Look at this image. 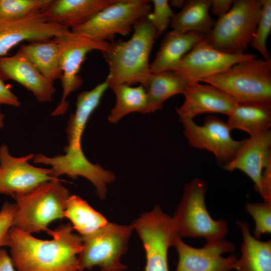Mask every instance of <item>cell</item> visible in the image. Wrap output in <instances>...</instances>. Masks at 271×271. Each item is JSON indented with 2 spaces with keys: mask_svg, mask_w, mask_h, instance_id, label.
<instances>
[{
  "mask_svg": "<svg viewBox=\"0 0 271 271\" xmlns=\"http://www.w3.org/2000/svg\"><path fill=\"white\" fill-rule=\"evenodd\" d=\"M205 35L189 32L182 33L172 30L163 39L160 48L150 64L151 73L171 71L173 66L199 42Z\"/></svg>",
  "mask_w": 271,
  "mask_h": 271,
  "instance_id": "ffe728a7",
  "label": "cell"
},
{
  "mask_svg": "<svg viewBox=\"0 0 271 271\" xmlns=\"http://www.w3.org/2000/svg\"><path fill=\"white\" fill-rule=\"evenodd\" d=\"M189 83L172 71L150 73L144 87L149 112L160 110L171 97L183 94Z\"/></svg>",
  "mask_w": 271,
  "mask_h": 271,
  "instance_id": "cb8c5ba5",
  "label": "cell"
},
{
  "mask_svg": "<svg viewBox=\"0 0 271 271\" xmlns=\"http://www.w3.org/2000/svg\"><path fill=\"white\" fill-rule=\"evenodd\" d=\"M4 117H5L4 114L2 112L0 109V129L2 128L4 126Z\"/></svg>",
  "mask_w": 271,
  "mask_h": 271,
  "instance_id": "74e56055",
  "label": "cell"
},
{
  "mask_svg": "<svg viewBox=\"0 0 271 271\" xmlns=\"http://www.w3.org/2000/svg\"><path fill=\"white\" fill-rule=\"evenodd\" d=\"M245 209L253 218L255 228L253 236L260 239L261 236L271 233V203L262 202H249L245 204Z\"/></svg>",
  "mask_w": 271,
  "mask_h": 271,
  "instance_id": "f546056e",
  "label": "cell"
},
{
  "mask_svg": "<svg viewBox=\"0 0 271 271\" xmlns=\"http://www.w3.org/2000/svg\"><path fill=\"white\" fill-rule=\"evenodd\" d=\"M64 217L70 220L73 229L78 231L81 236L94 232L108 222L103 215L77 195L68 197Z\"/></svg>",
  "mask_w": 271,
  "mask_h": 271,
  "instance_id": "4316f807",
  "label": "cell"
},
{
  "mask_svg": "<svg viewBox=\"0 0 271 271\" xmlns=\"http://www.w3.org/2000/svg\"><path fill=\"white\" fill-rule=\"evenodd\" d=\"M232 0H210V9L212 14L220 18L225 15L230 9Z\"/></svg>",
  "mask_w": 271,
  "mask_h": 271,
  "instance_id": "e575fe53",
  "label": "cell"
},
{
  "mask_svg": "<svg viewBox=\"0 0 271 271\" xmlns=\"http://www.w3.org/2000/svg\"><path fill=\"white\" fill-rule=\"evenodd\" d=\"M270 162L271 131L269 129L243 140L235 156L223 167L229 172L237 170L243 172L252 180L260 194L262 172Z\"/></svg>",
  "mask_w": 271,
  "mask_h": 271,
  "instance_id": "e0dca14e",
  "label": "cell"
},
{
  "mask_svg": "<svg viewBox=\"0 0 271 271\" xmlns=\"http://www.w3.org/2000/svg\"><path fill=\"white\" fill-rule=\"evenodd\" d=\"M116 0H52L44 11L49 21L72 29Z\"/></svg>",
  "mask_w": 271,
  "mask_h": 271,
  "instance_id": "d6986e66",
  "label": "cell"
},
{
  "mask_svg": "<svg viewBox=\"0 0 271 271\" xmlns=\"http://www.w3.org/2000/svg\"><path fill=\"white\" fill-rule=\"evenodd\" d=\"M70 32L67 27L49 22L44 11L21 20L0 22V57L23 41H47Z\"/></svg>",
  "mask_w": 271,
  "mask_h": 271,
  "instance_id": "9a60e30c",
  "label": "cell"
},
{
  "mask_svg": "<svg viewBox=\"0 0 271 271\" xmlns=\"http://www.w3.org/2000/svg\"><path fill=\"white\" fill-rule=\"evenodd\" d=\"M2 104L19 107L21 102L0 77V104Z\"/></svg>",
  "mask_w": 271,
  "mask_h": 271,
  "instance_id": "836d02e7",
  "label": "cell"
},
{
  "mask_svg": "<svg viewBox=\"0 0 271 271\" xmlns=\"http://www.w3.org/2000/svg\"><path fill=\"white\" fill-rule=\"evenodd\" d=\"M256 58L254 54L233 55L220 51L203 39L185 54L171 71L189 83H197L221 73L241 61Z\"/></svg>",
  "mask_w": 271,
  "mask_h": 271,
  "instance_id": "7c38bea8",
  "label": "cell"
},
{
  "mask_svg": "<svg viewBox=\"0 0 271 271\" xmlns=\"http://www.w3.org/2000/svg\"><path fill=\"white\" fill-rule=\"evenodd\" d=\"M262 8L259 19L250 46L258 51L265 60L271 59L266 42L271 31V1L262 0Z\"/></svg>",
  "mask_w": 271,
  "mask_h": 271,
  "instance_id": "f1b7e54d",
  "label": "cell"
},
{
  "mask_svg": "<svg viewBox=\"0 0 271 271\" xmlns=\"http://www.w3.org/2000/svg\"><path fill=\"white\" fill-rule=\"evenodd\" d=\"M186 2L187 1L184 0H172L170 1L169 4L171 7L182 9L186 3Z\"/></svg>",
  "mask_w": 271,
  "mask_h": 271,
  "instance_id": "8d00e7d4",
  "label": "cell"
},
{
  "mask_svg": "<svg viewBox=\"0 0 271 271\" xmlns=\"http://www.w3.org/2000/svg\"><path fill=\"white\" fill-rule=\"evenodd\" d=\"M236 225L243 238L235 270L237 271H271V240L261 241L251 233L248 223L238 220Z\"/></svg>",
  "mask_w": 271,
  "mask_h": 271,
  "instance_id": "44dd1931",
  "label": "cell"
},
{
  "mask_svg": "<svg viewBox=\"0 0 271 271\" xmlns=\"http://www.w3.org/2000/svg\"><path fill=\"white\" fill-rule=\"evenodd\" d=\"M35 155L14 157L7 145L0 147V193L12 196L30 192L40 184L54 179L51 169L35 167L28 163Z\"/></svg>",
  "mask_w": 271,
  "mask_h": 271,
  "instance_id": "4fadbf2b",
  "label": "cell"
},
{
  "mask_svg": "<svg viewBox=\"0 0 271 271\" xmlns=\"http://www.w3.org/2000/svg\"><path fill=\"white\" fill-rule=\"evenodd\" d=\"M185 100L176 109L181 122L193 120L204 113H219L229 115L237 103L218 88L199 82L188 83L183 93Z\"/></svg>",
  "mask_w": 271,
  "mask_h": 271,
  "instance_id": "2e32d148",
  "label": "cell"
},
{
  "mask_svg": "<svg viewBox=\"0 0 271 271\" xmlns=\"http://www.w3.org/2000/svg\"><path fill=\"white\" fill-rule=\"evenodd\" d=\"M15 204L6 201L0 210V248L9 246V232L13 226Z\"/></svg>",
  "mask_w": 271,
  "mask_h": 271,
  "instance_id": "1f68e13d",
  "label": "cell"
},
{
  "mask_svg": "<svg viewBox=\"0 0 271 271\" xmlns=\"http://www.w3.org/2000/svg\"><path fill=\"white\" fill-rule=\"evenodd\" d=\"M53 39L59 47L62 72L60 80L63 90L61 99L51 113V115L55 116L66 112L68 107V96L82 84L83 80L79 72L87 54L93 50L107 51L110 47L111 42L94 40L71 30L66 35Z\"/></svg>",
  "mask_w": 271,
  "mask_h": 271,
  "instance_id": "30bf717a",
  "label": "cell"
},
{
  "mask_svg": "<svg viewBox=\"0 0 271 271\" xmlns=\"http://www.w3.org/2000/svg\"><path fill=\"white\" fill-rule=\"evenodd\" d=\"M151 3L149 0H116L71 30L94 40L112 42L116 34L128 35L139 20L151 13Z\"/></svg>",
  "mask_w": 271,
  "mask_h": 271,
  "instance_id": "ba28073f",
  "label": "cell"
},
{
  "mask_svg": "<svg viewBox=\"0 0 271 271\" xmlns=\"http://www.w3.org/2000/svg\"><path fill=\"white\" fill-rule=\"evenodd\" d=\"M52 0H0V22L21 20L44 11Z\"/></svg>",
  "mask_w": 271,
  "mask_h": 271,
  "instance_id": "83f0119b",
  "label": "cell"
},
{
  "mask_svg": "<svg viewBox=\"0 0 271 271\" xmlns=\"http://www.w3.org/2000/svg\"><path fill=\"white\" fill-rule=\"evenodd\" d=\"M133 33L127 41L111 42L110 48L101 52L109 67L106 81L110 83L132 85L140 83L145 86L151 73L149 58L157 32L147 16L133 27Z\"/></svg>",
  "mask_w": 271,
  "mask_h": 271,
  "instance_id": "7a4b0ae2",
  "label": "cell"
},
{
  "mask_svg": "<svg viewBox=\"0 0 271 271\" xmlns=\"http://www.w3.org/2000/svg\"><path fill=\"white\" fill-rule=\"evenodd\" d=\"M73 230L61 224L46 231L51 240H43L13 226L8 246L14 266L18 271H83L78 260L82 238Z\"/></svg>",
  "mask_w": 271,
  "mask_h": 271,
  "instance_id": "6da1fadb",
  "label": "cell"
},
{
  "mask_svg": "<svg viewBox=\"0 0 271 271\" xmlns=\"http://www.w3.org/2000/svg\"><path fill=\"white\" fill-rule=\"evenodd\" d=\"M108 87L116 97L115 106L107 118L110 123H116L131 112L149 113L146 92L142 85L132 87L126 84L110 83Z\"/></svg>",
  "mask_w": 271,
  "mask_h": 271,
  "instance_id": "484cf974",
  "label": "cell"
},
{
  "mask_svg": "<svg viewBox=\"0 0 271 271\" xmlns=\"http://www.w3.org/2000/svg\"><path fill=\"white\" fill-rule=\"evenodd\" d=\"M174 246L178 254L175 271H229L234 269L237 257L222 254L234 251L235 245L224 239L207 242L202 247L191 246L177 236Z\"/></svg>",
  "mask_w": 271,
  "mask_h": 271,
  "instance_id": "5bb4252c",
  "label": "cell"
},
{
  "mask_svg": "<svg viewBox=\"0 0 271 271\" xmlns=\"http://www.w3.org/2000/svg\"><path fill=\"white\" fill-rule=\"evenodd\" d=\"M12 258L4 249H0V271H15Z\"/></svg>",
  "mask_w": 271,
  "mask_h": 271,
  "instance_id": "d590c367",
  "label": "cell"
},
{
  "mask_svg": "<svg viewBox=\"0 0 271 271\" xmlns=\"http://www.w3.org/2000/svg\"><path fill=\"white\" fill-rule=\"evenodd\" d=\"M0 77L21 84L40 102H51L55 92L53 83L47 79L21 51L0 57Z\"/></svg>",
  "mask_w": 271,
  "mask_h": 271,
  "instance_id": "ac0fdd59",
  "label": "cell"
},
{
  "mask_svg": "<svg viewBox=\"0 0 271 271\" xmlns=\"http://www.w3.org/2000/svg\"><path fill=\"white\" fill-rule=\"evenodd\" d=\"M207 186L200 178L185 184L181 200L172 217L177 234L182 237L203 238L206 241L224 239L228 231L227 221L213 219L206 204Z\"/></svg>",
  "mask_w": 271,
  "mask_h": 271,
  "instance_id": "5b68a950",
  "label": "cell"
},
{
  "mask_svg": "<svg viewBox=\"0 0 271 271\" xmlns=\"http://www.w3.org/2000/svg\"><path fill=\"white\" fill-rule=\"evenodd\" d=\"M59 179L44 182L29 193L13 197V227L29 234L49 229L51 222L64 217L68 189Z\"/></svg>",
  "mask_w": 271,
  "mask_h": 271,
  "instance_id": "3957f363",
  "label": "cell"
},
{
  "mask_svg": "<svg viewBox=\"0 0 271 271\" xmlns=\"http://www.w3.org/2000/svg\"><path fill=\"white\" fill-rule=\"evenodd\" d=\"M153 10L147 16L157 32V38L164 34L175 14L167 0H153Z\"/></svg>",
  "mask_w": 271,
  "mask_h": 271,
  "instance_id": "4dcf8cb0",
  "label": "cell"
},
{
  "mask_svg": "<svg viewBox=\"0 0 271 271\" xmlns=\"http://www.w3.org/2000/svg\"><path fill=\"white\" fill-rule=\"evenodd\" d=\"M49 81L54 83L60 79V67L58 44L54 39L43 41L32 42L21 45L19 49Z\"/></svg>",
  "mask_w": 271,
  "mask_h": 271,
  "instance_id": "d4e9b609",
  "label": "cell"
},
{
  "mask_svg": "<svg viewBox=\"0 0 271 271\" xmlns=\"http://www.w3.org/2000/svg\"><path fill=\"white\" fill-rule=\"evenodd\" d=\"M227 123L231 130L239 129L250 136L269 130L271 126V104L237 103L228 115Z\"/></svg>",
  "mask_w": 271,
  "mask_h": 271,
  "instance_id": "7402d4cb",
  "label": "cell"
},
{
  "mask_svg": "<svg viewBox=\"0 0 271 271\" xmlns=\"http://www.w3.org/2000/svg\"><path fill=\"white\" fill-rule=\"evenodd\" d=\"M210 0L187 1L179 13L170 21L173 30L182 33L195 32L207 35L215 23L209 11Z\"/></svg>",
  "mask_w": 271,
  "mask_h": 271,
  "instance_id": "603a6c76",
  "label": "cell"
},
{
  "mask_svg": "<svg viewBox=\"0 0 271 271\" xmlns=\"http://www.w3.org/2000/svg\"><path fill=\"white\" fill-rule=\"evenodd\" d=\"M134 230L132 225L108 222L94 232L82 236V247L78 255L81 269L98 266L101 271H122L127 266L120 258L127 249Z\"/></svg>",
  "mask_w": 271,
  "mask_h": 271,
  "instance_id": "52a82bcc",
  "label": "cell"
},
{
  "mask_svg": "<svg viewBox=\"0 0 271 271\" xmlns=\"http://www.w3.org/2000/svg\"><path fill=\"white\" fill-rule=\"evenodd\" d=\"M181 122L184 136L190 146L212 153L224 165L234 158L242 145L243 140H234L227 122L218 116H207L201 125L193 120Z\"/></svg>",
  "mask_w": 271,
  "mask_h": 271,
  "instance_id": "8fae6325",
  "label": "cell"
},
{
  "mask_svg": "<svg viewBox=\"0 0 271 271\" xmlns=\"http://www.w3.org/2000/svg\"><path fill=\"white\" fill-rule=\"evenodd\" d=\"M260 195L263 201L271 203V162L263 171Z\"/></svg>",
  "mask_w": 271,
  "mask_h": 271,
  "instance_id": "d6a6232c",
  "label": "cell"
},
{
  "mask_svg": "<svg viewBox=\"0 0 271 271\" xmlns=\"http://www.w3.org/2000/svg\"><path fill=\"white\" fill-rule=\"evenodd\" d=\"M262 4V0L233 1L229 11L215 22L204 41L227 54H244L255 33Z\"/></svg>",
  "mask_w": 271,
  "mask_h": 271,
  "instance_id": "8992f818",
  "label": "cell"
},
{
  "mask_svg": "<svg viewBox=\"0 0 271 271\" xmlns=\"http://www.w3.org/2000/svg\"><path fill=\"white\" fill-rule=\"evenodd\" d=\"M146 252L144 271H169L168 253L178 236L172 217L156 206L132 223Z\"/></svg>",
  "mask_w": 271,
  "mask_h": 271,
  "instance_id": "9c48e42d",
  "label": "cell"
},
{
  "mask_svg": "<svg viewBox=\"0 0 271 271\" xmlns=\"http://www.w3.org/2000/svg\"><path fill=\"white\" fill-rule=\"evenodd\" d=\"M201 82L218 88L237 103L271 104V59L244 60Z\"/></svg>",
  "mask_w": 271,
  "mask_h": 271,
  "instance_id": "277c9868",
  "label": "cell"
}]
</instances>
